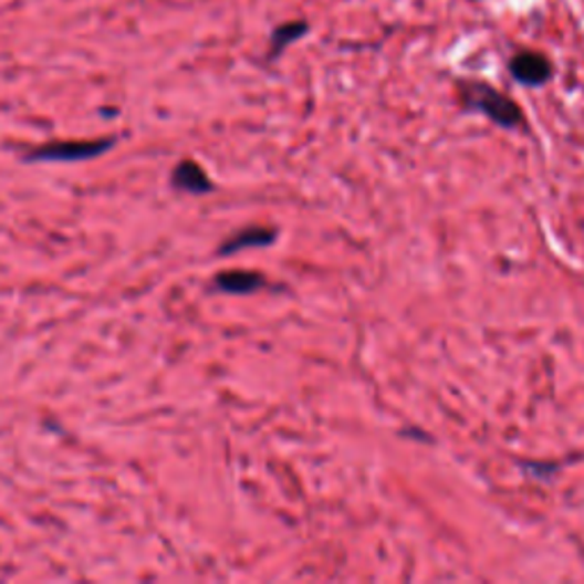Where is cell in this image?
I'll use <instances>...</instances> for the list:
<instances>
[{
    "instance_id": "cell-1",
    "label": "cell",
    "mask_w": 584,
    "mask_h": 584,
    "mask_svg": "<svg viewBox=\"0 0 584 584\" xmlns=\"http://www.w3.org/2000/svg\"><path fill=\"white\" fill-rule=\"evenodd\" d=\"M457 96L466 115H482L502 131H525L528 126L521 105L487 81L459 79Z\"/></svg>"
},
{
    "instance_id": "cell-6",
    "label": "cell",
    "mask_w": 584,
    "mask_h": 584,
    "mask_svg": "<svg viewBox=\"0 0 584 584\" xmlns=\"http://www.w3.org/2000/svg\"><path fill=\"white\" fill-rule=\"evenodd\" d=\"M171 186L180 192L208 195L215 190L210 176L195 160H180L171 171Z\"/></svg>"
},
{
    "instance_id": "cell-4",
    "label": "cell",
    "mask_w": 584,
    "mask_h": 584,
    "mask_svg": "<svg viewBox=\"0 0 584 584\" xmlns=\"http://www.w3.org/2000/svg\"><path fill=\"white\" fill-rule=\"evenodd\" d=\"M279 240V231L274 227H244L229 236L222 244H219L217 253L219 255H233L244 249H261V247H272Z\"/></svg>"
},
{
    "instance_id": "cell-9",
    "label": "cell",
    "mask_w": 584,
    "mask_h": 584,
    "mask_svg": "<svg viewBox=\"0 0 584 584\" xmlns=\"http://www.w3.org/2000/svg\"><path fill=\"white\" fill-rule=\"evenodd\" d=\"M472 3H478V0H472Z\"/></svg>"
},
{
    "instance_id": "cell-8",
    "label": "cell",
    "mask_w": 584,
    "mask_h": 584,
    "mask_svg": "<svg viewBox=\"0 0 584 584\" xmlns=\"http://www.w3.org/2000/svg\"><path fill=\"white\" fill-rule=\"evenodd\" d=\"M564 463H555V461H521V468L525 470L528 478L534 480H553V474L560 472Z\"/></svg>"
},
{
    "instance_id": "cell-2",
    "label": "cell",
    "mask_w": 584,
    "mask_h": 584,
    "mask_svg": "<svg viewBox=\"0 0 584 584\" xmlns=\"http://www.w3.org/2000/svg\"><path fill=\"white\" fill-rule=\"evenodd\" d=\"M115 139L103 137V139H79V142H51L44 146L32 149L25 160H49V163H79L90 160L96 156H103L105 152L113 149Z\"/></svg>"
},
{
    "instance_id": "cell-5",
    "label": "cell",
    "mask_w": 584,
    "mask_h": 584,
    "mask_svg": "<svg viewBox=\"0 0 584 584\" xmlns=\"http://www.w3.org/2000/svg\"><path fill=\"white\" fill-rule=\"evenodd\" d=\"M268 285V277L255 270H227L219 272L212 281V288L225 295H253Z\"/></svg>"
},
{
    "instance_id": "cell-3",
    "label": "cell",
    "mask_w": 584,
    "mask_h": 584,
    "mask_svg": "<svg viewBox=\"0 0 584 584\" xmlns=\"http://www.w3.org/2000/svg\"><path fill=\"white\" fill-rule=\"evenodd\" d=\"M509 76L521 87L539 90L555 79V64L539 51H519L507 62Z\"/></svg>"
},
{
    "instance_id": "cell-7",
    "label": "cell",
    "mask_w": 584,
    "mask_h": 584,
    "mask_svg": "<svg viewBox=\"0 0 584 584\" xmlns=\"http://www.w3.org/2000/svg\"><path fill=\"white\" fill-rule=\"evenodd\" d=\"M311 32V23L306 19H295V21H283L270 32V51H268V62L279 60L292 44L302 42L304 36Z\"/></svg>"
}]
</instances>
